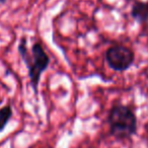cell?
<instances>
[{"label":"cell","instance_id":"obj_1","mask_svg":"<svg viewBox=\"0 0 148 148\" xmlns=\"http://www.w3.org/2000/svg\"><path fill=\"white\" fill-rule=\"evenodd\" d=\"M18 52L23 61L29 70V77L31 85L36 95H38L39 83L42 74L47 70L50 65V57L45 52L40 43H35L32 47V53H29L27 46V39L23 38L18 46Z\"/></svg>","mask_w":148,"mask_h":148},{"label":"cell","instance_id":"obj_2","mask_svg":"<svg viewBox=\"0 0 148 148\" xmlns=\"http://www.w3.org/2000/svg\"><path fill=\"white\" fill-rule=\"evenodd\" d=\"M110 134L116 139H127L137 132V117L129 107L115 103L108 114Z\"/></svg>","mask_w":148,"mask_h":148},{"label":"cell","instance_id":"obj_3","mask_svg":"<svg viewBox=\"0 0 148 148\" xmlns=\"http://www.w3.org/2000/svg\"><path fill=\"white\" fill-rule=\"evenodd\" d=\"M105 59L111 69L117 72H124L134 64L135 55L126 46L114 45L106 51Z\"/></svg>","mask_w":148,"mask_h":148},{"label":"cell","instance_id":"obj_4","mask_svg":"<svg viewBox=\"0 0 148 148\" xmlns=\"http://www.w3.org/2000/svg\"><path fill=\"white\" fill-rule=\"evenodd\" d=\"M131 15L134 19L143 23L148 21V2H136L132 6Z\"/></svg>","mask_w":148,"mask_h":148},{"label":"cell","instance_id":"obj_5","mask_svg":"<svg viewBox=\"0 0 148 148\" xmlns=\"http://www.w3.org/2000/svg\"><path fill=\"white\" fill-rule=\"evenodd\" d=\"M11 117H12V109L9 105L0 109V132H2L5 129Z\"/></svg>","mask_w":148,"mask_h":148},{"label":"cell","instance_id":"obj_6","mask_svg":"<svg viewBox=\"0 0 148 148\" xmlns=\"http://www.w3.org/2000/svg\"><path fill=\"white\" fill-rule=\"evenodd\" d=\"M6 0H0V3H4Z\"/></svg>","mask_w":148,"mask_h":148}]
</instances>
